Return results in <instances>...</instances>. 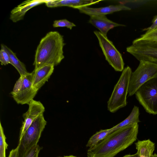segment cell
Returning a JSON list of instances; mask_svg holds the SVG:
<instances>
[{
  "mask_svg": "<svg viewBox=\"0 0 157 157\" xmlns=\"http://www.w3.org/2000/svg\"><path fill=\"white\" fill-rule=\"evenodd\" d=\"M138 123L128 125L112 132L87 151V157H114L135 141Z\"/></svg>",
  "mask_w": 157,
  "mask_h": 157,
  "instance_id": "6da1fadb",
  "label": "cell"
},
{
  "mask_svg": "<svg viewBox=\"0 0 157 157\" xmlns=\"http://www.w3.org/2000/svg\"><path fill=\"white\" fill-rule=\"evenodd\" d=\"M63 36L56 31H50L41 40L36 51L35 69L44 65L59 64L64 58Z\"/></svg>",
  "mask_w": 157,
  "mask_h": 157,
  "instance_id": "7a4b0ae2",
  "label": "cell"
},
{
  "mask_svg": "<svg viewBox=\"0 0 157 157\" xmlns=\"http://www.w3.org/2000/svg\"><path fill=\"white\" fill-rule=\"evenodd\" d=\"M132 72L128 66L124 68L107 102L108 110L114 113L127 105L130 78Z\"/></svg>",
  "mask_w": 157,
  "mask_h": 157,
  "instance_id": "3957f363",
  "label": "cell"
},
{
  "mask_svg": "<svg viewBox=\"0 0 157 157\" xmlns=\"http://www.w3.org/2000/svg\"><path fill=\"white\" fill-rule=\"evenodd\" d=\"M47 123L43 114L34 121L19 140L17 147V157H24L33 147L37 144Z\"/></svg>",
  "mask_w": 157,
  "mask_h": 157,
  "instance_id": "277c9868",
  "label": "cell"
},
{
  "mask_svg": "<svg viewBox=\"0 0 157 157\" xmlns=\"http://www.w3.org/2000/svg\"><path fill=\"white\" fill-rule=\"evenodd\" d=\"M136 70L132 72L130 80L128 96L135 94L143 84L157 77V63L141 60Z\"/></svg>",
  "mask_w": 157,
  "mask_h": 157,
  "instance_id": "5b68a950",
  "label": "cell"
},
{
  "mask_svg": "<svg viewBox=\"0 0 157 157\" xmlns=\"http://www.w3.org/2000/svg\"><path fill=\"white\" fill-rule=\"evenodd\" d=\"M135 94L147 113L154 115L157 114V77L143 84Z\"/></svg>",
  "mask_w": 157,
  "mask_h": 157,
  "instance_id": "8992f818",
  "label": "cell"
},
{
  "mask_svg": "<svg viewBox=\"0 0 157 157\" xmlns=\"http://www.w3.org/2000/svg\"><path fill=\"white\" fill-rule=\"evenodd\" d=\"M33 73L20 76L16 81L11 94L18 104H28L36 94L37 90L32 85Z\"/></svg>",
  "mask_w": 157,
  "mask_h": 157,
  "instance_id": "52a82bcc",
  "label": "cell"
},
{
  "mask_svg": "<svg viewBox=\"0 0 157 157\" xmlns=\"http://www.w3.org/2000/svg\"><path fill=\"white\" fill-rule=\"evenodd\" d=\"M97 38L106 60L117 71H122L124 63L121 54L116 48L113 42L99 31L94 32Z\"/></svg>",
  "mask_w": 157,
  "mask_h": 157,
  "instance_id": "ba28073f",
  "label": "cell"
},
{
  "mask_svg": "<svg viewBox=\"0 0 157 157\" xmlns=\"http://www.w3.org/2000/svg\"><path fill=\"white\" fill-rule=\"evenodd\" d=\"M126 51L139 61L144 60L157 63V41L137 38L126 48Z\"/></svg>",
  "mask_w": 157,
  "mask_h": 157,
  "instance_id": "9c48e42d",
  "label": "cell"
},
{
  "mask_svg": "<svg viewBox=\"0 0 157 157\" xmlns=\"http://www.w3.org/2000/svg\"><path fill=\"white\" fill-rule=\"evenodd\" d=\"M28 105V110L23 114L24 120L21 128L19 140L34 121L45 111V108L40 101L33 99Z\"/></svg>",
  "mask_w": 157,
  "mask_h": 157,
  "instance_id": "30bf717a",
  "label": "cell"
},
{
  "mask_svg": "<svg viewBox=\"0 0 157 157\" xmlns=\"http://www.w3.org/2000/svg\"><path fill=\"white\" fill-rule=\"evenodd\" d=\"M54 66L47 65L34 69L32 72V85L36 90H38L48 80L54 70Z\"/></svg>",
  "mask_w": 157,
  "mask_h": 157,
  "instance_id": "8fae6325",
  "label": "cell"
},
{
  "mask_svg": "<svg viewBox=\"0 0 157 157\" xmlns=\"http://www.w3.org/2000/svg\"><path fill=\"white\" fill-rule=\"evenodd\" d=\"M79 12L90 16L97 15H105L114 12L122 10H129L131 8L123 5H113L93 8L88 7H83L78 9Z\"/></svg>",
  "mask_w": 157,
  "mask_h": 157,
  "instance_id": "7c38bea8",
  "label": "cell"
},
{
  "mask_svg": "<svg viewBox=\"0 0 157 157\" xmlns=\"http://www.w3.org/2000/svg\"><path fill=\"white\" fill-rule=\"evenodd\" d=\"M89 22L97 28L99 32L107 36L108 31L111 29L118 26H124L125 25L119 24L109 20L105 15L90 16Z\"/></svg>",
  "mask_w": 157,
  "mask_h": 157,
  "instance_id": "4fadbf2b",
  "label": "cell"
},
{
  "mask_svg": "<svg viewBox=\"0 0 157 157\" xmlns=\"http://www.w3.org/2000/svg\"><path fill=\"white\" fill-rule=\"evenodd\" d=\"M47 0H28L22 2L11 11L10 19L13 22H16L23 19L27 12L36 6L45 3Z\"/></svg>",
  "mask_w": 157,
  "mask_h": 157,
  "instance_id": "5bb4252c",
  "label": "cell"
},
{
  "mask_svg": "<svg viewBox=\"0 0 157 157\" xmlns=\"http://www.w3.org/2000/svg\"><path fill=\"white\" fill-rule=\"evenodd\" d=\"M100 1L93 0H47L45 3L47 6L49 7L67 6L79 9L98 3Z\"/></svg>",
  "mask_w": 157,
  "mask_h": 157,
  "instance_id": "9a60e30c",
  "label": "cell"
},
{
  "mask_svg": "<svg viewBox=\"0 0 157 157\" xmlns=\"http://www.w3.org/2000/svg\"><path fill=\"white\" fill-rule=\"evenodd\" d=\"M136 153L140 157H151L155 149V144L149 139L138 140L135 143Z\"/></svg>",
  "mask_w": 157,
  "mask_h": 157,
  "instance_id": "2e32d148",
  "label": "cell"
},
{
  "mask_svg": "<svg viewBox=\"0 0 157 157\" xmlns=\"http://www.w3.org/2000/svg\"><path fill=\"white\" fill-rule=\"evenodd\" d=\"M2 46L8 54L10 63L17 70L20 76L25 75L29 72L27 71L24 64L17 57L15 53L6 45L1 44Z\"/></svg>",
  "mask_w": 157,
  "mask_h": 157,
  "instance_id": "e0dca14e",
  "label": "cell"
},
{
  "mask_svg": "<svg viewBox=\"0 0 157 157\" xmlns=\"http://www.w3.org/2000/svg\"><path fill=\"white\" fill-rule=\"evenodd\" d=\"M139 108L134 105L129 116L124 120L113 127V131L122 127L140 122Z\"/></svg>",
  "mask_w": 157,
  "mask_h": 157,
  "instance_id": "ac0fdd59",
  "label": "cell"
},
{
  "mask_svg": "<svg viewBox=\"0 0 157 157\" xmlns=\"http://www.w3.org/2000/svg\"><path fill=\"white\" fill-rule=\"evenodd\" d=\"M113 132V127L108 129L100 130L90 138L86 145V147L89 148L95 146Z\"/></svg>",
  "mask_w": 157,
  "mask_h": 157,
  "instance_id": "d6986e66",
  "label": "cell"
},
{
  "mask_svg": "<svg viewBox=\"0 0 157 157\" xmlns=\"http://www.w3.org/2000/svg\"><path fill=\"white\" fill-rule=\"evenodd\" d=\"M6 137L3 129L0 122V157H6V151L8 144L6 141Z\"/></svg>",
  "mask_w": 157,
  "mask_h": 157,
  "instance_id": "ffe728a7",
  "label": "cell"
},
{
  "mask_svg": "<svg viewBox=\"0 0 157 157\" xmlns=\"http://www.w3.org/2000/svg\"><path fill=\"white\" fill-rule=\"evenodd\" d=\"M138 38L144 40L157 41V28L152 30L146 31Z\"/></svg>",
  "mask_w": 157,
  "mask_h": 157,
  "instance_id": "44dd1931",
  "label": "cell"
},
{
  "mask_svg": "<svg viewBox=\"0 0 157 157\" xmlns=\"http://www.w3.org/2000/svg\"><path fill=\"white\" fill-rule=\"evenodd\" d=\"M53 26L54 27H65L71 29L73 27L76 26L74 23L67 19H64L54 21Z\"/></svg>",
  "mask_w": 157,
  "mask_h": 157,
  "instance_id": "7402d4cb",
  "label": "cell"
},
{
  "mask_svg": "<svg viewBox=\"0 0 157 157\" xmlns=\"http://www.w3.org/2000/svg\"><path fill=\"white\" fill-rule=\"evenodd\" d=\"M0 51V61L2 65H6L10 63L9 55L3 48L1 46Z\"/></svg>",
  "mask_w": 157,
  "mask_h": 157,
  "instance_id": "603a6c76",
  "label": "cell"
},
{
  "mask_svg": "<svg viewBox=\"0 0 157 157\" xmlns=\"http://www.w3.org/2000/svg\"><path fill=\"white\" fill-rule=\"evenodd\" d=\"M41 149L42 147L37 144L33 147L24 157H38Z\"/></svg>",
  "mask_w": 157,
  "mask_h": 157,
  "instance_id": "cb8c5ba5",
  "label": "cell"
},
{
  "mask_svg": "<svg viewBox=\"0 0 157 157\" xmlns=\"http://www.w3.org/2000/svg\"><path fill=\"white\" fill-rule=\"evenodd\" d=\"M152 25L149 27L143 29V31H149L157 28V15L155 16L152 20Z\"/></svg>",
  "mask_w": 157,
  "mask_h": 157,
  "instance_id": "d4e9b609",
  "label": "cell"
},
{
  "mask_svg": "<svg viewBox=\"0 0 157 157\" xmlns=\"http://www.w3.org/2000/svg\"><path fill=\"white\" fill-rule=\"evenodd\" d=\"M8 157H17V147L10 151Z\"/></svg>",
  "mask_w": 157,
  "mask_h": 157,
  "instance_id": "484cf974",
  "label": "cell"
},
{
  "mask_svg": "<svg viewBox=\"0 0 157 157\" xmlns=\"http://www.w3.org/2000/svg\"><path fill=\"white\" fill-rule=\"evenodd\" d=\"M122 157H140V156L136 153L133 155H126Z\"/></svg>",
  "mask_w": 157,
  "mask_h": 157,
  "instance_id": "4316f807",
  "label": "cell"
},
{
  "mask_svg": "<svg viewBox=\"0 0 157 157\" xmlns=\"http://www.w3.org/2000/svg\"><path fill=\"white\" fill-rule=\"evenodd\" d=\"M77 157V156L71 155H67V156H64L63 157Z\"/></svg>",
  "mask_w": 157,
  "mask_h": 157,
  "instance_id": "83f0119b",
  "label": "cell"
},
{
  "mask_svg": "<svg viewBox=\"0 0 157 157\" xmlns=\"http://www.w3.org/2000/svg\"><path fill=\"white\" fill-rule=\"evenodd\" d=\"M151 157H157V154L155 153L154 154H153Z\"/></svg>",
  "mask_w": 157,
  "mask_h": 157,
  "instance_id": "f1b7e54d",
  "label": "cell"
}]
</instances>
